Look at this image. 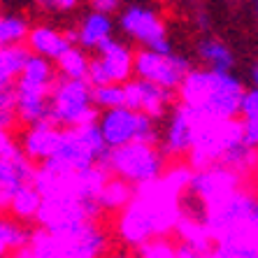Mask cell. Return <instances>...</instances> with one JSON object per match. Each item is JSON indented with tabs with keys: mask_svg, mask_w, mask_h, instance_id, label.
<instances>
[{
	"mask_svg": "<svg viewBox=\"0 0 258 258\" xmlns=\"http://www.w3.org/2000/svg\"><path fill=\"white\" fill-rule=\"evenodd\" d=\"M256 198L253 193L237 188L221 203L205 210V230L214 237L219 249L214 256H256Z\"/></svg>",
	"mask_w": 258,
	"mask_h": 258,
	"instance_id": "6da1fadb",
	"label": "cell"
},
{
	"mask_svg": "<svg viewBox=\"0 0 258 258\" xmlns=\"http://www.w3.org/2000/svg\"><path fill=\"white\" fill-rule=\"evenodd\" d=\"M177 89L181 105L196 119H237L240 114L244 84L240 77H235L233 70L191 68Z\"/></svg>",
	"mask_w": 258,
	"mask_h": 258,
	"instance_id": "7a4b0ae2",
	"label": "cell"
},
{
	"mask_svg": "<svg viewBox=\"0 0 258 258\" xmlns=\"http://www.w3.org/2000/svg\"><path fill=\"white\" fill-rule=\"evenodd\" d=\"M107 151L109 149L98 131V123L86 121L75 128H60V138L56 142L54 154L40 165L58 174L82 172L86 168L100 165Z\"/></svg>",
	"mask_w": 258,
	"mask_h": 258,
	"instance_id": "3957f363",
	"label": "cell"
},
{
	"mask_svg": "<svg viewBox=\"0 0 258 258\" xmlns=\"http://www.w3.org/2000/svg\"><path fill=\"white\" fill-rule=\"evenodd\" d=\"M109 174L128 181L131 186H147L156 181L165 170V156L156 144L149 142H128L107 151L100 163Z\"/></svg>",
	"mask_w": 258,
	"mask_h": 258,
	"instance_id": "277c9868",
	"label": "cell"
},
{
	"mask_svg": "<svg viewBox=\"0 0 258 258\" xmlns=\"http://www.w3.org/2000/svg\"><path fill=\"white\" fill-rule=\"evenodd\" d=\"M98 212L100 207L96 200L77 198L70 193H54V196H42V205L35 214V221L49 235L66 237L93 221Z\"/></svg>",
	"mask_w": 258,
	"mask_h": 258,
	"instance_id": "5b68a950",
	"label": "cell"
},
{
	"mask_svg": "<svg viewBox=\"0 0 258 258\" xmlns=\"http://www.w3.org/2000/svg\"><path fill=\"white\" fill-rule=\"evenodd\" d=\"M91 100V84L86 79H54L49 91V119L60 128H75L96 121L98 112Z\"/></svg>",
	"mask_w": 258,
	"mask_h": 258,
	"instance_id": "8992f818",
	"label": "cell"
},
{
	"mask_svg": "<svg viewBox=\"0 0 258 258\" xmlns=\"http://www.w3.org/2000/svg\"><path fill=\"white\" fill-rule=\"evenodd\" d=\"M96 123L107 149H114V147L128 142H158L156 119H151L142 112H135L126 105L102 109V114L96 116Z\"/></svg>",
	"mask_w": 258,
	"mask_h": 258,
	"instance_id": "52a82bcc",
	"label": "cell"
},
{
	"mask_svg": "<svg viewBox=\"0 0 258 258\" xmlns=\"http://www.w3.org/2000/svg\"><path fill=\"white\" fill-rule=\"evenodd\" d=\"M188 70H191L188 58L174 51L161 54L154 49H142L138 54H133V75L140 79H149L163 89L174 91Z\"/></svg>",
	"mask_w": 258,
	"mask_h": 258,
	"instance_id": "ba28073f",
	"label": "cell"
},
{
	"mask_svg": "<svg viewBox=\"0 0 258 258\" xmlns=\"http://www.w3.org/2000/svg\"><path fill=\"white\" fill-rule=\"evenodd\" d=\"M133 77V51L126 44L116 42L107 37L105 42L96 47V58L89 60V72H86V82L91 86L98 84H123Z\"/></svg>",
	"mask_w": 258,
	"mask_h": 258,
	"instance_id": "9c48e42d",
	"label": "cell"
},
{
	"mask_svg": "<svg viewBox=\"0 0 258 258\" xmlns=\"http://www.w3.org/2000/svg\"><path fill=\"white\" fill-rule=\"evenodd\" d=\"M119 26L131 40L140 42L144 49H154V51H161V54L172 51L165 24L151 7L131 5L119 17Z\"/></svg>",
	"mask_w": 258,
	"mask_h": 258,
	"instance_id": "30bf717a",
	"label": "cell"
},
{
	"mask_svg": "<svg viewBox=\"0 0 258 258\" xmlns=\"http://www.w3.org/2000/svg\"><path fill=\"white\" fill-rule=\"evenodd\" d=\"M242 177L244 174L235 172V170L226 168L221 163H214V165H205V168H198L196 172H191L186 188L207 210L212 205L221 203L223 198H228L233 191L242 188Z\"/></svg>",
	"mask_w": 258,
	"mask_h": 258,
	"instance_id": "8fae6325",
	"label": "cell"
},
{
	"mask_svg": "<svg viewBox=\"0 0 258 258\" xmlns=\"http://www.w3.org/2000/svg\"><path fill=\"white\" fill-rule=\"evenodd\" d=\"M123 105L151 119H161L172 105V91L163 89L149 79H128L123 82Z\"/></svg>",
	"mask_w": 258,
	"mask_h": 258,
	"instance_id": "7c38bea8",
	"label": "cell"
},
{
	"mask_svg": "<svg viewBox=\"0 0 258 258\" xmlns=\"http://www.w3.org/2000/svg\"><path fill=\"white\" fill-rule=\"evenodd\" d=\"M54 79L56 68L51 60L37 54H28L19 77L14 79V98H49Z\"/></svg>",
	"mask_w": 258,
	"mask_h": 258,
	"instance_id": "4fadbf2b",
	"label": "cell"
},
{
	"mask_svg": "<svg viewBox=\"0 0 258 258\" xmlns=\"http://www.w3.org/2000/svg\"><path fill=\"white\" fill-rule=\"evenodd\" d=\"M196 121L198 119L184 105H177L172 109L161 140L163 156H184V154H188L193 144V135H196Z\"/></svg>",
	"mask_w": 258,
	"mask_h": 258,
	"instance_id": "5bb4252c",
	"label": "cell"
},
{
	"mask_svg": "<svg viewBox=\"0 0 258 258\" xmlns=\"http://www.w3.org/2000/svg\"><path fill=\"white\" fill-rule=\"evenodd\" d=\"M58 138H60V126H56L51 119L37 121V123H30V128L24 133L19 149L24 151V156L30 163H44L54 154Z\"/></svg>",
	"mask_w": 258,
	"mask_h": 258,
	"instance_id": "9a60e30c",
	"label": "cell"
},
{
	"mask_svg": "<svg viewBox=\"0 0 258 258\" xmlns=\"http://www.w3.org/2000/svg\"><path fill=\"white\" fill-rule=\"evenodd\" d=\"M30 179H33V165L19 147L0 156V210L7 207L14 191Z\"/></svg>",
	"mask_w": 258,
	"mask_h": 258,
	"instance_id": "2e32d148",
	"label": "cell"
},
{
	"mask_svg": "<svg viewBox=\"0 0 258 258\" xmlns=\"http://www.w3.org/2000/svg\"><path fill=\"white\" fill-rule=\"evenodd\" d=\"M26 47H28L30 54L44 56L49 60H56L68 47H70V40L66 37V33H60L56 28H49V26H35V28L28 30L26 35Z\"/></svg>",
	"mask_w": 258,
	"mask_h": 258,
	"instance_id": "e0dca14e",
	"label": "cell"
},
{
	"mask_svg": "<svg viewBox=\"0 0 258 258\" xmlns=\"http://www.w3.org/2000/svg\"><path fill=\"white\" fill-rule=\"evenodd\" d=\"M112 30H114V21L112 17L105 12H89L82 24L75 28V42H79L82 49H96L100 42H105L107 37H112Z\"/></svg>",
	"mask_w": 258,
	"mask_h": 258,
	"instance_id": "ac0fdd59",
	"label": "cell"
},
{
	"mask_svg": "<svg viewBox=\"0 0 258 258\" xmlns=\"http://www.w3.org/2000/svg\"><path fill=\"white\" fill-rule=\"evenodd\" d=\"M135 186H131L128 181L119 179V177H109L102 181L100 191H98L96 196V203L100 210L105 212H119L123 210L128 203L133 200V196H135V191H133Z\"/></svg>",
	"mask_w": 258,
	"mask_h": 258,
	"instance_id": "d6986e66",
	"label": "cell"
},
{
	"mask_svg": "<svg viewBox=\"0 0 258 258\" xmlns=\"http://www.w3.org/2000/svg\"><path fill=\"white\" fill-rule=\"evenodd\" d=\"M40 205H42V193L37 191L33 181H26L14 191L7 207H10V212L14 214L17 221H33L37 210H40Z\"/></svg>",
	"mask_w": 258,
	"mask_h": 258,
	"instance_id": "ffe728a7",
	"label": "cell"
},
{
	"mask_svg": "<svg viewBox=\"0 0 258 258\" xmlns=\"http://www.w3.org/2000/svg\"><path fill=\"white\" fill-rule=\"evenodd\" d=\"M198 56L212 70H233L235 68L233 49L226 42H221L219 37H203L198 42Z\"/></svg>",
	"mask_w": 258,
	"mask_h": 258,
	"instance_id": "44dd1931",
	"label": "cell"
},
{
	"mask_svg": "<svg viewBox=\"0 0 258 258\" xmlns=\"http://www.w3.org/2000/svg\"><path fill=\"white\" fill-rule=\"evenodd\" d=\"M28 54L26 44H0V84H14Z\"/></svg>",
	"mask_w": 258,
	"mask_h": 258,
	"instance_id": "7402d4cb",
	"label": "cell"
},
{
	"mask_svg": "<svg viewBox=\"0 0 258 258\" xmlns=\"http://www.w3.org/2000/svg\"><path fill=\"white\" fill-rule=\"evenodd\" d=\"M89 54L82 47H70L56 58V70L60 72V77H70V79H86L89 72Z\"/></svg>",
	"mask_w": 258,
	"mask_h": 258,
	"instance_id": "603a6c76",
	"label": "cell"
},
{
	"mask_svg": "<svg viewBox=\"0 0 258 258\" xmlns=\"http://www.w3.org/2000/svg\"><path fill=\"white\" fill-rule=\"evenodd\" d=\"M30 235L26 233L17 221H10V219H0V256L12 251H21L26 244H28Z\"/></svg>",
	"mask_w": 258,
	"mask_h": 258,
	"instance_id": "cb8c5ba5",
	"label": "cell"
},
{
	"mask_svg": "<svg viewBox=\"0 0 258 258\" xmlns=\"http://www.w3.org/2000/svg\"><path fill=\"white\" fill-rule=\"evenodd\" d=\"M28 21L19 14H0V44H24L28 35Z\"/></svg>",
	"mask_w": 258,
	"mask_h": 258,
	"instance_id": "d4e9b609",
	"label": "cell"
},
{
	"mask_svg": "<svg viewBox=\"0 0 258 258\" xmlns=\"http://www.w3.org/2000/svg\"><path fill=\"white\" fill-rule=\"evenodd\" d=\"M91 100L100 109L119 107V105H123V84L109 82V84L91 86Z\"/></svg>",
	"mask_w": 258,
	"mask_h": 258,
	"instance_id": "484cf974",
	"label": "cell"
},
{
	"mask_svg": "<svg viewBox=\"0 0 258 258\" xmlns=\"http://www.w3.org/2000/svg\"><path fill=\"white\" fill-rule=\"evenodd\" d=\"M138 253L147 258H172L174 256V244L165 237V235H156L144 240L142 244H138Z\"/></svg>",
	"mask_w": 258,
	"mask_h": 258,
	"instance_id": "4316f807",
	"label": "cell"
},
{
	"mask_svg": "<svg viewBox=\"0 0 258 258\" xmlns=\"http://www.w3.org/2000/svg\"><path fill=\"white\" fill-rule=\"evenodd\" d=\"M237 116H242V119L258 116V91H256V86L244 89V93H242V98H240V114Z\"/></svg>",
	"mask_w": 258,
	"mask_h": 258,
	"instance_id": "83f0119b",
	"label": "cell"
},
{
	"mask_svg": "<svg viewBox=\"0 0 258 258\" xmlns=\"http://www.w3.org/2000/svg\"><path fill=\"white\" fill-rule=\"evenodd\" d=\"M79 0H35V5L44 12H70L77 7Z\"/></svg>",
	"mask_w": 258,
	"mask_h": 258,
	"instance_id": "f1b7e54d",
	"label": "cell"
},
{
	"mask_svg": "<svg viewBox=\"0 0 258 258\" xmlns=\"http://www.w3.org/2000/svg\"><path fill=\"white\" fill-rule=\"evenodd\" d=\"M240 126H242V138H244V142L251 144V147H256L258 144V116L242 119Z\"/></svg>",
	"mask_w": 258,
	"mask_h": 258,
	"instance_id": "f546056e",
	"label": "cell"
},
{
	"mask_svg": "<svg viewBox=\"0 0 258 258\" xmlns=\"http://www.w3.org/2000/svg\"><path fill=\"white\" fill-rule=\"evenodd\" d=\"M119 3H121V0H91L93 10H98V12H105V14L116 12V10H119Z\"/></svg>",
	"mask_w": 258,
	"mask_h": 258,
	"instance_id": "4dcf8cb0",
	"label": "cell"
},
{
	"mask_svg": "<svg viewBox=\"0 0 258 258\" xmlns=\"http://www.w3.org/2000/svg\"><path fill=\"white\" fill-rule=\"evenodd\" d=\"M14 121H17L14 109H0V131H10L14 126Z\"/></svg>",
	"mask_w": 258,
	"mask_h": 258,
	"instance_id": "1f68e13d",
	"label": "cell"
},
{
	"mask_svg": "<svg viewBox=\"0 0 258 258\" xmlns=\"http://www.w3.org/2000/svg\"><path fill=\"white\" fill-rule=\"evenodd\" d=\"M249 84L251 86L258 84V68L256 66H251V70H249Z\"/></svg>",
	"mask_w": 258,
	"mask_h": 258,
	"instance_id": "d6a6232c",
	"label": "cell"
},
{
	"mask_svg": "<svg viewBox=\"0 0 258 258\" xmlns=\"http://www.w3.org/2000/svg\"><path fill=\"white\" fill-rule=\"evenodd\" d=\"M198 26L200 28H207V14H198Z\"/></svg>",
	"mask_w": 258,
	"mask_h": 258,
	"instance_id": "836d02e7",
	"label": "cell"
}]
</instances>
